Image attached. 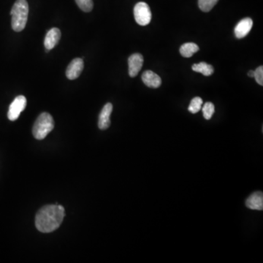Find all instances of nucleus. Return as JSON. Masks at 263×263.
<instances>
[{
    "label": "nucleus",
    "mask_w": 263,
    "mask_h": 263,
    "mask_svg": "<svg viewBox=\"0 0 263 263\" xmlns=\"http://www.w3.org/2000/svg\"><path fill=\"white\" fill-rule=\"evenodd\" d=\"M255 78L258 84L263 86V67L260 66L255 71Z\"/></svg>",
    "instance_id": "6ab92c4d"
},
{
    "label": "nucleus",
    "mask_w": 263,
    "mask_h": 263,
    "mask_svg": "<svg viewBox=\"0 0 263 263\" xmlns=\"http://www.w3.org/2000/svg\"><path fill=\"white\" fill-rule=\"evenodd\" d=\"M199 49V46L197 44L194 43V42H186L181 46L179 51H180L181 55L182 57L189 58V57H192L194 54L198 52Z\"/></svg>",
    "instance_id": "ddd939ff"
},
{
    "label": "nucleus",
    "mask_w": 263,
    "mask_h": 263,
    "mask_svg": "<svg viewBox=\"0 0 263 263\" xmlns=\"http://www.w3.org/2000/svg\"><path fill=\"white\" fill-rule=\"evenodd\" d=\"M143 57L141 54H133L129 57V75L134 78L138 76L143 64Z\"/></svg>",
    "instance_id": "0eeeda50"
},
{
    "label": "nucleus",
    "mask_w": 263,
    "mask_h": 263,
    "mask_svg": "<svg viewBox=\"0 0 263 263\" xmlns=\"http://www.w3.org/2000/svg\"><path fill=\"white\" fill-rule=\"evenodd\" d=\"M12 28L15 32H21L27 23L29 4L26 0H16L12 7Z\"/></svg>",
    "instance_id": "f03ea898"
},
{
    "label": "nucleus",
    "mask_w": 263,
    "mask_h": 263,
    "mask_svg": "<svg viewBox=\"0 0 263 263\" xmlns=\"http://www.w3.org/2000/svg\"><path fill=\"white\" fill-rule=\"evenodd\" d=\"M142 81L145 86L153 89H157L162 84L161 78L151 70H146L142 73Z\"/></svg>",
    "instance_id": "9b49d317"
},
{
    "label": "nucleus",
    "mask_w": 263,
    "mask_h": 263,
    "mask_svg": "<svg viewBox=\"0 0 263 263\" xmlns=\"http://www.w3.org/2000/svg\"><path fill=\"white\" fill-rule=\"evenodd\" d=\"M202 103H203V101H202V98H199V97H196V98H193L191 101L188 110L192 114H197L202 108Z\"/></svg>",
    "instance_id": "2eb2a0df"
},
{
    "label": "nucleus",
    "mask_w": 263,
    "mask_h": 263,
    "mask_svg": "<svg viewBox=\"0 0 263 263\" xmlns=\"http://www.w3.org/2000/svg\"><path fill=\"white\" fill-rule=\"evenodd\" d=\"M253 26V20L250 18H245L241 20L235 28V35L238 39L245 38L250 32Z\"/></svg>",
    "instance_id": "6e6552de"
},
{
    "label": "nucleus",
    "mask_w": 263,
    "mask_h": 263,
    "mask_svg": "<svg viewBox=\"0 0 263 263\" xmlns=\"http://www.w3.org/2000/svg\"><path fill=\"white\" fill-rule=\"evenodd\" d=\"M84 63L83 60L81 58H76L72 60L69 64L66 70V76L70 80H75L80 76L82 70H83Z\"/></svg>",
    "instance_id": "423d86ee"
},
{
    "label": "nucleus",
    "mask_w": 263,
    "mask_h": 263,
    "mask_svg": "<svg viewBox=\"0 0 263 263\" xmlns=\"http://www.w3.org/2000/svg\"><path fill=\"white\" fill-rule=\"evenodd\" d=\"M54 128L53 117L48 113H42L37 119L34 124L32 133L38 140H42Z\"/></svg>",
    "instance_id": "7ed1b4c3"
},
{
    "label": "nucleus",
    "mask_w": 263,
    "mask_h": 263,
    "mask_svg": "<svg viewBox=\"0 0 263 263\" xmlns=\"http://www.w3.org/2000/svg\"><path fill=\"white\" fill-rule=\"evenodd\" d=\"M248 76L250 78H254V76H255V71L250 70V71H249V73H248Z\"/></svg>",
    "instance_id": "aec40b11"
},
{
    "label": "nucleus",
    "mask_w": 263,
    "mask_h": 263,
    "mask_svg": "<svg viewBox=\"0 0 263 263\" xmlns=\"http://www.w3.org/2000/svg\"><path fill=\"white\" fill-rule=\"evenodd\" d=\"M26 106V99L23 95L16 97L9 107L7 117L10 121H16L20 117V113Z\"/></svg>",
    "instance_id": "39448f33"
},
{
    "label": "nucleus",
    "mask_w": 263,
    "mask_h": 263,
    "mask_svg": "<svg viewBox=\"0 0 263 263\" xmlns=\"http://www.w3.org/2000/svg\"><path fill=\"white\" fill-rule=\"evenodd\" d=\"M76 2L81 10L86 13L92 11L93 9L94 4L92 0H76Z\"/></svg>",
    "instance_id": "a211bd4d"
},
{
    "label": "nucleus",
    "mask_w": 263,
    "mask_h": 263,
    "mask_svg": "<svg viewBox=\"0 0 263 263\" xmlns=\"http://www.w3.org/2000/svg\"><path fill=\"white\" fill-rule=\"evenodd\" d=\"M113 111V105L110 102L107 103L101 111L99 116V121H98V127L101 130H107L111 125V113Z\"/></svg>",
    "instance_id": "9d476101"
},
{
    "label": "nucleus",
    "mask_w": 263,
    "mask_h": 263,
    "mask_svg": "<svg viewBox=\"0 0 263 263\" xmlns=\"http://www.w3.org/2000/svg\"><path fill=\"white\" fill-rule=\"evenodd\" d=\"M202 111L204 118L206 120H210L215 112V107L212 102H207L202 107Z\"/></svg>",
    "instance_id": "f3484780"
},
{
    "label": "nucleus",
    "mask_w": 263,
    "mask_h": 263,
    "mask_svg": "<svg viewBox=\"0 0 263 263\" xmlns=\"http://www.w3.org/2000/svg\"><path fill=\"white\" fill-rule=\"evenodd\" d=\"M192 70L196 73H201L205 76H210L214 73V69L211 64L206 62H201L199 64H195L192 65Z\"/></svg>",
    "instance_id": "4468645a"
},
{
    "label": "nucleus",
    "mask_w": 263,
    "mask_h": 263,
    "mask_svg": "<svg viewBox=\"0 0 263 263\" xmlns=\"http://www.w3.org/2000/svg\"><path fill=\"white\" fill-rule=\"evenodd\" d=\"M135 21L141 26L149 24L151 20V12L149 6L143 1L138 2L134 7Z\"/></svg>",
    "instance_id": "20e7f679"
},
{
    "label": "nucleus",
    "mask_w": 263,
    "mask_h": 263,
    "mask_svg": "<svg viewBox=\"0 0 263 263\" xmlns=\"http://www.w3.org/2000/svg\"><path fill=\"white\" fill-rule=\"evenodd\" d=\"M246 205L248 208L252 210H263V194L262 192H254L247 198Z\"/></svg>",
    "instance_id": "f8f14e48"
},
{
    "label": "nucleus",
    "mask_w": 263,
    "mask_h": 263,
    "mask_svg": "<svg viewBox=\"0 0 263 263\" xmlns=\"http://www.w3.org/2000/svg\"><path fill=\"white\" fill-rule=\"evenodd\" d=\"M218 1L219 0H198V5L202 11L209 12Z\"/></svg>",
    "instance_id": "dca6fc26"
},
{
    "label": "nucleus",
    "mask_w": 263,
    "mask_h": 263,
    "mask_svg": "<svg viewBox=\"0 0 263 263\" xmlns=\"http://www.w3.org/2000/svg\"><path fill=\"white\" fill-rule=\"evenodd\" d=\"M60 38H61V32L58 28H52L47 32L44 40V45L47 52L53 49L58 44Z\"/></svg>",
    "instance_id": "1a4fd4ad"
},
{
    "label": "nucleus",
    "mask_w": 263,
    "mask_h": 263,
    "mask_svg": "<svg viewBox=\"0 0 263 263\" xmlns=\"http://www.w3.org/2000/svg\"><path fill=\"white\" fill-rule=\"evenodd\" d=\"M65 216L62 205H48L39 210L35 217V226L41 233H48L57 230Z\"/></svg>",
    "instance_id": "f257e3e1"
}]
</instances>
